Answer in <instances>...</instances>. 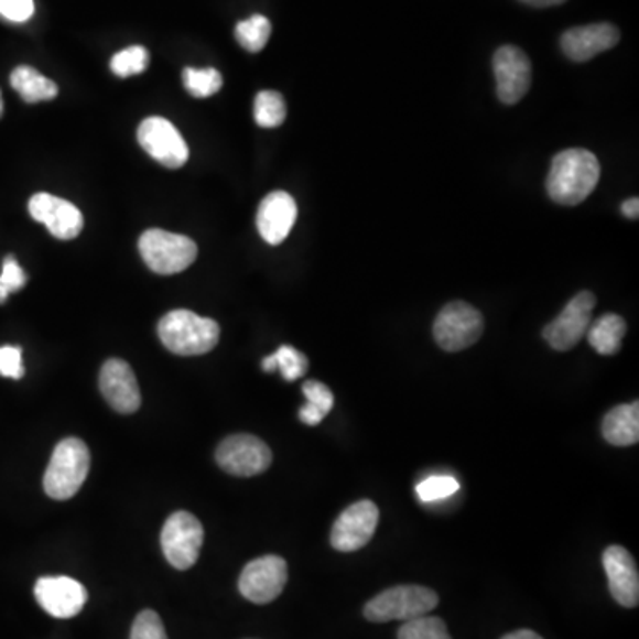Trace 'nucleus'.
I'll list each match as a JSON object with an SVG mask.
<instances>
[{
	"label": "nucleus",
	"instance_id": "nucleus-16",
	"mask_svg": "<svg viewBox=\"0 0 639 639\" xmlns=\"http://www.w3.org/2000/svg\"><path fill=\"white\" fill-rule=\"evenodd\" d=\"M100 391L116 412L133 414L141 407V389L128 362L109 359L100 371Z\"/></svg>",
	"mask_w": 639,
	"mask_h": 639
},
{
	"label": "nucleus",
	"instance_id": "nucleus-24",
	"mask_svg": "<svg viewBox=\"0 0 639 639\" xmlns=\"http://www.w3.org/2000/svg\"><path fill=\"white\" fill-rule=\"evenodd\" d=\"M270 32H272L270 20L263 14H252L251 19L237 23L235 37L247 52L256 54V52H261L266 48L267 43H269Z\"/></svg>",
	"mask_w": 639,
	"mask_h": 639
},
{
	"label": "nucleus",
	"instance_id": "nucleus-21",
	"mask_svg": "<svg viewBox=\"0 0 639 639\" xmlns=\"http://www.w3.org/2000/svg\"><path fill=\"white\" fill-rule=\"evenodd\" d=\"M626 333V320L615 313H607L588 327L586 336L592 348L600 356H615L621 348V339Z\"/></svg>",
	"mask_w": 639,
	"mask_h": 639
},
{
	"label": "nucleus",
	"instance_id": "nucleus-9",
	"mask_svg": "<svg viewBox=\"0 0 639 639\" xmlns=\"http://www.w3.org/2000/svg\"><path fill=\"white\" fill-rule=\"evenodd\" d=\"M379 519V508L370 499L354 502L334 522L331 545L339 553L359 551L373 539Z\"/></svg>",
	"mask_w": 639,
	"mask_h": 639
},
{
	"label": "nucleus",
	"instance_id": "nucleus-12",
	"mask_svg": "<svg viewBox=\"0 0 639 639\" xmlns=\"http://www.w3.org/2000/svg\"><path fill=\"white\" fill-rule=\"evenodd\" d=\"M139 144L147 151L151 159H155L159 164L178 170L188 159V147L182 133L176 130L167 119L148 118L139 124Z\"/></svg>",
	"mask_w": 639,
	"mask_h": 639
},
{
	"label": "nucleus",
	"instance_id": "nucleus-36",
	"mask_svg": "<svg viewBox=\"0 0 639 639\" xmlns=\"http://www.w3.org/2000/svg\"><path fill=\"white\" fill-rule=\"evenodd\" d=\"M501 639H543L542 636L537 635L534 630L530 629H519L516 632H510V635L502 636Z\"/></svg>",
	"mask_w": 639,
	"mask_h": 639
},
{
	"label": "nucleus",
	"instance_id": "nucleus-34",
	"mask_svg": "<svg viewBox=\"0 0 639 639\" xmlns=\"http://www.w3.org/2000/svg\"><path fill=\"white\" fill-rule=\"evenodd\" d=\"M0 14L11 22H28L34 14V0H0Z\"/></svg>",
	"mask_w": 639,
	"mask_h": 639
},
{
	"label": "nucleus",
	"instance_id": "nucleus-18",
	"mask_svg": "<svg viewBox=\"0 0 639 639\" xmlns=\"http://www.w3.org/2000/svg\"><path fill=\"white\" fill-rule=\"evenodd\" d=\"M297 220V203L288 192L275 191L263 197L256 215V226L261 238L270 246H279L292 234Z\"/></svg>",
	"mask_w": 639,
	"mask_h": 639
},
{
	"label": "nucleus",
	"instance_id": "nucleus-1",
	"mask_svg": "<svg viewBox=\"0 0 639 639\" xmlns=\"http://www.w3.org/2000/svg\"><path fill=\"white\" fill-rule=\"evenodd\" d=\"M600 180V164L588 150H565L557 153L548 176V192L553 202L575 206L585 202Z\"/></svg>",
	"mask_w": 639,
	"mask_h": 639
},
{
	"label": "nucleus",
	"instance_id": "nucleus-13",
	"mask_svg": "<svg viewBox=\"0 0 639 639\" xmlns=\"http://www.w3.org/2000/svg\"><path fill=\"white\" fill-rule=\"evenodd\" d=\"M494 75L499 100L513 106L524 98L531 86V61L519 46L505 45L494 54Z\"/></svg>",
	"mask_w": 639,
	"mask_h": 639
},
{
	"label": "nucleus",
	"instance_id": "nucleus-30",
	"mask_svg": "<svg viewBox=\"0 0 639 639\" xmlns=\"http://www.w3.org/2000/svg\"><path fill=\"white\" fill-rule=\"evenodd\" d=\"M461 485L453 476H430L418 485V496L421 501H441L458 492Z\"/></svg>",
	"mask_w": 639,
	"mask_h": 639
},
{
	"label": "nucleus",
	"instance_id": "nucleus-3",
	"mask_svg": "<svg viewBox=\"0 0 639 639\" xmlns=\"http://www.w3.org/2000/svg\"><path fill=\"white\" fill-rule=\"evenodd\" d=\"M91 466V455L86 443L77 437H68L55 446L51 464L46 467L43 489L57 501L74 498L80 490Z\"/></svg>",
	"mask_w": 639,
	"mask_h": 639
},
{
	"label": "nucleus",
	"instance_id": "nucleus-25",
	"mask_svg": "<svg viewBox=\"0 0 639 639\" xmlns=\"http://www.w3.org/2000/svg\"><path fill=\"white\" fill-rule=\"evenodd\" d=\"M286 119V104L278 91H261L256 95L254 121L261 128L281 127Z\"/></svg>",
	"mask_w": 639,
	"mask_h": 639
},
{
	"label": "nucleus",
	"instance_id": "nucleus-19",
	"mask_svg": "<svg viewBox=\"0 0 639 639\" xmlns=\"http://www.w3.org/2000/svg\"><path fill=\"white\" fill-rule=\"evenodd\" d=\"M620 42V31L611 23H589L572 28L562 36V51L568 59L585 63L595 55L611 51Z\"/></svg>",
	"mask_w": 639,
	"mask_h": 639
},
{
	"label": "nucleus",
	"instance_id": "nucleus-7",
	"mask_svg": "<svg viewBox=\"0 0 639 639\" xmlns=\"http://www.w3.org/2000/svg\"><path fill=\"white\" fill-rule=\"evenodd\" d=\"M203 539H205V530L196 517L188 511H174L173 516L165 521L160 542L164 549L165 560L174 568L187 571L199 557Z\"/></svg>",
	"mask_w": 639,
	"mask_h": 639
},
{
	"label": "nucleus",
	"instance_id": "nucleus-20",
	"mask_svg": "<svg viewBox=\"0 0 639 639\" xmlns=\"http://www.w3.org/2000/svg\"><path fill=\"white\" fill-rule=\"evenodd\" d=\"M603 435L613 446H632L639 441V402L618 405L607 412Z\"/></svg>",
	"mask_w": 639,
	"mask_h": 639
},
{
	"label": "nucleus",
	"instance_id": "nucleus-35",
	"mask_svg": "<svg viewBox=\"0 0 639 639\" xmlns=\"http://www.w3.org/2000/svg\"><path fill=\"white\" fill-rule=\"evenodd\" d=\"M621 214L626 215L627 219H638L639 217V199L638 197H630L624 205H621Z\"/></svg>",
	"mask_w": 639,
	"mask_h": 639
},
{
	"label": "nucleus",
	"instance_id": "nucleus-37",
	"mask_svg": "<svg viewBox=\"0 0 639 639\" xmlns=\"http://www.w3.org/2000/svg\"><path fill=\"white\" fill-rule=\"evenodd\" d=\"M521 2L531 8H553V6L563 4L566 0H521Z\"/></svg>",
	"mask_w": 639,
	"mask_h": 639
},
{
	"label": "nucleus",
	"instance_id": "nucleus-2",
	"mask_svg": "<svg viewBox=\"0 0 639 639\" xmlns=\"http://www.w3.org/2000/svg\"><path fill=\"white\" fill-rule=\"evenodd\" d=\"M160 342L176 356H203L219 343L220 327L215 320L188 310L170 311L159 322Z\"/></svg>",
	"mask_w": 639,
	"mask_h": 639
},
{
	"label": "nucleus",
	"instance_id": "nucleus-6",
	"mask_svg": "<svg viewBox=\"0 0 639 639\" xmlns=\"http://www.w3.org/2000/svg\"><path fill=\"white\" fill-rule=\"evenodd\" d=\"M484 316L467 302H450L434 322V338L446 351H461L473 347L484 334Z\"/></svg>",
	"mask_w": 639,
	"mask_h": 639
},
{
	"label": "nucleus",
	"instance_id": "nucleus-23",
	"mask_svg": "<svg viewBox=\"0 0 639 639\" xmlns=\"http://www.w3.org/2000/svg\"><path fill=\"white\" fill-rule=\"evenodd\" d=\"M302 393L307 398V403L299 411V418H301L304 425H320L324 421L325 415L333 411V391L324 382L307 380L302 386Z\"/></svg>",
	"mask_w": 639,
	"mask_h": 639
},
{
	"label": "nucleus",
	"instance_id": "nucleus-33",
	"mask_svg": "<svg viewBox=\"0 0 639 639\" xmlns=\"http://www.w3.org/2000/svg\"><path fill=\"white\" fill-rule=\"evenodd\" d=\"M0 375L6 379L20 380L25 375L22 362V348L0 347Z\"/></svg>",
	"mask_w": 639,
	"mask_h": 639
},
{
	"label": "nucleus",
	"instance_id": "nucleus-10",
	"mask_svg": "<svg viewBox=\"0 0 639 639\" xmlns=\"http://www.w3.org/2000/svg\"><path fill=\"white\" fill-rule=\"evenodd\" d=\"M286 583V562L281 556L269 554V556L256 557L243 566L240 580H238V589L242 597L251 603L269 604L283 594Z\"/></svg>",
	"mask_w": 639,
	"mask_h": 639
},
{
	"label": "nucleus",
	"instance_id": "nucleus-38",
	"mask_svg": "<svg viewBox=\"0 0 639 639\" xmlns=\"http://www.w3.org/2000/svg\"><path fill=\"white\" fill-rule=\"evenodd\" d=\"M2 112H4V104H2V93H0V118H2Z\"/></svg>",
	"mask_w": 639,
	"mask_h": 639
},
{
	"label": "nucleus",
	"instance_id": "nucleus-15",
	"mask_svg": "<svg viewBox=\"0 0 639 639\" xmlns=\"http://www.w3.org/2000/svg\"><path fill=\"white\" fill-rule=\"evenodd\" d=\"M34 595L37 604L54 618L77 617L87 603L86 588L66 575L37 580Z\"/></svg>",
	"mask_w": 639,
	"mask_h": 639
},
{
	"label": "nucleus",
	"instance_id": "nucleus-26",
	"mask_svg": "<svg viewBox=\"0 0 639 639\" xmlns=\"http://www.w3.org/2000/svg\"><path fill=\"white\" fill-rule=\"evenodd\" d=\"M183 84L192 96L208 98V96L220 91L223 75L215 68H185L183 69Z\"/></svg>",
	"mask_w": 639,
	"mask_h": 639
},
{
	"label": "nucleus",
	"instance_id": "nucleus-22",
	"mask_svg": "<svg viewBox=\"0 0 639 639\" xmlns=\"http://www.w3.org/2000/svg\"><path fill=\"white\" fill-rule=\"evenodd\" d=\"M10 80L14 91L19 93L28 104L54 100L57 93H59L54 80L46 78L45 75L40 74L32 66L14 68Z\"/></svg>",
	"mask_w": 639,
	"mask_h": 639
},
{
	"label": "nucleus",
	"instance_id": "nucleus-14",
	"mask_svg": "<svg viewBox=\"0 0 639 639\" xmlns=\"http://www.w3.org/2000/svg\"><path fill=\"white\" fill-rule=\"evenodd\" d=\"M29 214L59 240H74L84 228L83 214L74 203L46 192H40L31 197Z\"/></svg>",
	"mask_w": 639,
	"mask_h": 639
},
{
	"label": "nucleus",
	"instance_id": "nucleus-17",
	"mask_svg": "<svg viewBox=\"0 0 639 639\" xmlns=\"http://www.w3.org/2000/svg\"><path fill=\"white\" fill-rule=\"evenodd\" d=\"M604 571L611 597L620 606L636 607L639 604V572L632 554L621 545H611L603 554Z\"/></svg>",
	"mask_w": 639,
	"mask_h": 639
},
{
	"label": "nucleus",
	"instance_id": "nucleus-4",
	"mask_svg": "<svg viewBox=\"0 0 639 639\" xmlns=\"http://www.w3.org/2000/svg\"><path fill=\"white\" fill-rule=\"evenodd\" d=\"M438 595L420 585L393 586L371 598L365 606L366 620L386 624L393 620H414L434 611Z\"/></svg>",
	"mask_w": 639,
	"mask_h": 639
},
{
	"label": "nucleus",
	"instance_id": "nucleus-28",
	"mask_svg": "<svg viewBox=\"0 0 639 639\" xmlns=\"http://www.w3.org/2000/svg\"><path fill=\"white\" fill-rule=\"evenodd\" d=\"M398 639H452V636L447 632L444 620L425 615L405 621L398 630Z\"/></svg>",
	"mask_w": 639,
	"mask_h": 639
},
{
	"label": "nucleus",
	"instance_id": "nucleus-5",
	"mask_svg": "<svg viewBox=\"0 0 639 639\" xmlns=\"http://www.w3.org/2000/svg\"><path fill=\"white\" fill-rule=\"evenodd\" d=\"M142 260L155 274H178L196 261L197 246L194 240L164 229H148L139 238Z\"/></svg>",
	"mask_w": 639,
	"mask_h": 639
},
{
	"label": "nucleus",
	"instance_id": "nucleus-29",
	"mask_svg": "<svg viewBox=\"0 0 639 639\" xmlns=\"http://www.w3.org/2000/svg\"><path fill=\"white\" fill-rule=\"evenodd\" d=\"M272 356L275 359V370L281 371L283 379L288 380V382L302 379L306 375L310 362H307V357L302 351H299L297 348L283 345Z\"/></svg>",
	"mask_w": 639,
	"mask_h": 639
},
{
	"label": "nucleus",
	"instance_id": "nucleus-8",
	"mask_svg": "<svg viewBox=\"0 0 639 639\" xmlns=\"http://www.w3.org/2000/svg\"><path fill=\"white\" fill-rule=\"evenodd\" d=\"M215 458L220 469L229 475L249 478L269 469L272 464V452L261 438L238 434L224 438L217 447Z\"/></svg>",
	"mask_w": 639,
	"mask_h": 639
},
{
	"label": "nucleus",
	"instance_id": "nucleus-11",
	"mask_svg": "<svg viewBox=\"0 0 639 639\" xmlns=\"http://www.w3.org/2000/svg\"><path fill=\"white\" fill-rule=\"evenodd\" d=\"M597 299L592 292H581L566 304L565 310L543 329V339L557 351L572 350L585 338Z\"/></svg>",
	"mask_w": 639,
	"mask_h": 639
},
{
	"label": "nucleus",
	"instance_id": "nucleus-27",
	"mask_svg": "<svg viewBox=\"0 0 639 639\" xmlns=\"http://www.w3.org/2000/svg\"><path fill=\"white\" fill-rule=\"evenodd\" d=\"M148 64H150V52L144 46L133 45L118 52L110 59V69L118 77L127 78L142 74L148 68Z\"/></svg>",
	"mask_w": 639,
	"mask_h": 639
},
{
	"label": "nucleus",
	"instance_id": "nucleus-32",
	"mask_svg": "<svg viewBox=\"0 0 639 639\" xmlns=\"http://www.w3.org/2000/svg\"><path fill=\"white\" fill-rule=\"evenodd\" d=\"M130 639H167V632L159 615L151 609H144L133 621Z\"/></svg>",
	"mask_w": 639,
	"mask_h": 639
},
{
	"label": "nucleus",
	"instance_id": "nucleus-31",
	"mask_svg": "<svg viewBox=\"0 0 639 639\" xmlns=\"http://www.w3.org/2000/svg\"><path fill=\"white\" fill-rule=\"evenodd\" d=\"M28 283V274L23 272L19 261L14 256H8L2 263V274H0V304H4L10 297V293L19 292Z\"/></svg>",
	"mask_w": 639,
	"mask_h": 639
}]
</instances>
